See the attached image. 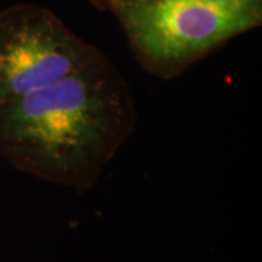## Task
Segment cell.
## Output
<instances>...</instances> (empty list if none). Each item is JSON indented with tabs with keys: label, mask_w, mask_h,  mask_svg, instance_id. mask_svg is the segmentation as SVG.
<instances>
[{
	"label": "cell",
	"mask_w": 262,
	"mask_h": 262,
	"mask_svg": "<svg viewBox=\"0 0 262 262\" xmlns=\"http://www.w3.org/2000/svg\"><path fill=\"white\" fill-rule=\"evenodd\" d=\"M128 83L102 54L0 108V155L32 177L91 188L136 125Z\"/></svg>",
	"instance_id": "cell-1"
},
{
	"label": "cell",
	"mask_w": 262,
	"mask_h": 262,
	"mask_svg": "<svg viewBox=\"0 0 262 262\" xmlns=\"http://www.w3.org/2000/svg\"><path fill=\"white\" fill-rule=\"evenodd\" d=\"M141 63L173 76L230 38L261 24L262 9L206 0H106Z\"/></svg>",
	"instance_id": "cell-2"
},
{
	"label": "cell",
	"mask_w": 262,
	"mask_h": 262,
	"mask_svg": "<svg viewBox=\"0 0 262 262\" xmlns=\"http://www.w3.org/2000/svg\"><path fill=\"white\" fill-rule=\"evenodd\" d=\"M101 53L51 10L22 3L0 13V108L56 83Z\"/></svg>",
	"instance_id": "cell-3"
},
{
	"label": "cell",
	"mask_w": 262,
	"mask_h": 262,
	"mask_svg": "<svg viewBox=\"0 0 262 262\" xmlns=\"http://www.w3.org/2000/svg\"><path fill=\"white\" fill-rule=\"evenodd\" d=\"M215 5L233 6V8H256L262 9V0H206Z\"/></svg>",
	"instance_id": "cell-4"
}]
</instances>
